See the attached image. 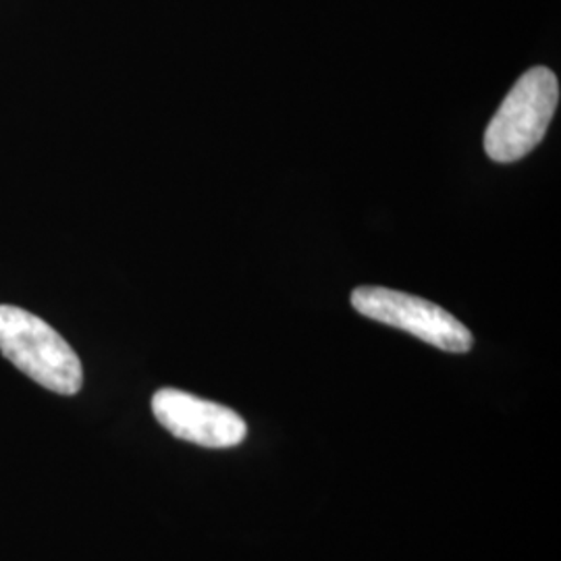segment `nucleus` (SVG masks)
Returning a JSON list of instances; mask_svg holds the SVG:
<instances>
[{
    "label": "nucleus",
    "mask_w": 561,
    "mask_h": 561,
    "mask_svg": "<svg viewBox=\"0 0 561 561\" xmlns=\"http://www.w3.org/2000/svg\"><path fill=\"white\" fill-rule=\"evenodd\" d=\"M560 102V81L547 67L518 78L484 131V152L495 162H516L541 144Z\"/></svg>",
    "instance_id": "2"
},
{
    "label": "nucleus",
    "mask_w": 561,
    "mask_h": 561,
    "mask_svg": "<svg viewBox=\"0 0 561 561\" xmlns=\"http://www.w3.org/2000/svg\"><path fill=\"white\" fill-rule=\"evenodd\" d=\"M352 306L362 317L401 329L443 352L463 354L472 350L474 337L468 327L433 301L389 287L364 285L352 291Z\"/></svg>",
    "instance_id": "3"
},
{
    "label": "nucleus",
    "mask_w": 561,
    "mask_h": 561,
    "mask_svg": "<svg viewBox=\"0 0 561 561\" xmlns=\"http://www.w3.org/2000/svg\"><path fill=\"white\" fill-rule=\"evenodd\" d=\"M0 352L23 375L59 396H76L83 382V368L76 350L41 317L0 306Z\"/></svg>",
    "instance_id": "1"
},
{
    "label": "nucleus",
    "mask_w": 561,
    "mask_h": 561,
    "mask_svg": "<svg viewBox=\"0 0 561 561\" xmlns=\"http://www.w3.org/2000/svg\"><path fill=\"white\" fill-rule=\"evenodd\" d=\"M152 412L173 437L210 449L236 447L248 433L245 422L231 408L171 387L152 396Z\"/></svg>",
    "instance_id": "4"
}]
</instances>
